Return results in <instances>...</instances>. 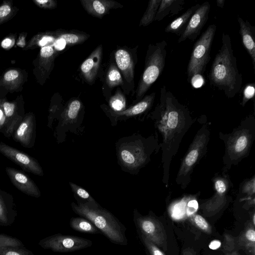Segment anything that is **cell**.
Wrapping results in <instances>:
<instances>
[{
    "instance_id": "obj_4",
    "label": "cell",
    "mask_w": 255,
    "mask_h": 255,
    "mask_svg": "<svg viewBox=\"0 0 255 255\" xmlns=\"http://www.w3.org/2000/svg\"><path fill=\"white\" fill-rule=\"evenodd\" d=\"M116 151L122 169L133 174L145 165L152 152L148 139L138 134L120 138L116 143Z\"/></svg>"
},
{
    "instance_id": "obj_26",
    "label": "cell",
    "mask_w": 255,
    "mask_h": 255,
    "mask_svg": "<svg viewBox=\"0 0 255 255\" xmlns=\"http://www.w3.org/2000/svg\"><path fill=\"white\" fill-rule=\"evenodd\" d=\"M71 228L77 232L97 234L101 233L100 231L91 222L84 217H72L70 220Z\"/></svg>"
},
{
    "instance_id": "obj_10",
    "label": "cell",
    "mask_w": 255,
    "mask_h": 255,
    "mask_svg": "<svg viewBox=\"0 0 255 255\" xmlns=\"http://www.w3.org/2000/svg\"><path fill=\"white\" fill-rule=\"evenodd\" d=\"M137 47L131 50L121 47L115 53L116 64L123 76L124 92L128 94L134 89V68L137 62Z\"/></svg>"
},
{
    "instance_id": "obj_11",
    "label": "cell",
    "mask_w": 255,
    "mask_h": 255,
    "mask_svg": "<svg viewBox=\"0 0 255 255\" xmlns=\"http://www.w3.org/2000/svg\"><path fill=\"white\" fill-rule=\"evenodd\" d=\"M0 153L20 166L22 170L34 175L43 176V171L37 159L28 154L0 141Z\"/></svg>"
},
{
    "instance_id": "obj_13",
    "label": "cell",
    "mask_w": 255,
    "mask_h": 255,
    "mask_svg": "<svg viewBox=\"0 0 255 255\" xmlns=\"http://www.w3.org/2000/svg\"><path fill=\"white\" fill-rule=\"evenodd\" d=\"M210 7L208 1L200 4L191 16L185 29L178 38V43L187 39L194 40L199 36L208 19Z\"/></svg>"
},
{
    "instance_id": "obj_43",
    "label": "cell",
    "mask_w": 255,
    "mask_h": 255,
    "mask_svg": "<svg viewBox=\"0 0 255 255\" xmlns=\"http://www.w3.org/2000/svg\"><path fill=\"white\" fill-rule=\"evenodd\" d=\"M195 206H198L196 201L193 200L190 201L188 204V213L190 214L193 213L192 209H193V210L195 212V209L196 210L195 207L197 208V207H195Z\"/></svg>"
},
{
    "instance_id": "obj_16",
    "label": "cell",
    "mask_w": 255,
    "mask_h": 255,
    "mask_svg": "<svg viewBox=\"0 0 255 255\" xmlns=\"http://www.w3.org/2000/svg\"><path fill=\"white\" fill-rule=\"evenodd\" d=\"M5 171L12 184L23 193L35 198L41 192L34 182L25 173L13 167H6Z\"/></svg>"
},
{
    "instance_id": "obj_5",
    "label": "cell",
    "mask_w": 255,
    "mask_h": 255,
    "mask_svg": "<svg viewBox=\"0 0 255 255\" xmlns=\"http://www.w3.org/2000/svg\"><path fill=\"white\" fill-rule=\"evenodd\" d=\"M167 44L165 40L148 46L143 73L135 91L137 103L144 96L162 73L165 66Z\"/></svg>"
},
{
    "instance_id": "obj_12",
    "label": "cell",
    "mask_w": 255,
    "mask_h": 255,
    "mask_svg": "<svg viewBox=\"0 0 255 255\" xmlns=\"http://www.w3.org/2000/svg\"><path fill=\"white\" fill-rule=\"evenodd\" d=\"M155 95V92H153L149 95L144 96L140 101L121 112L114 111L104 104L101 107L109 117L112 125L115 126L118 121L126 120L147 112L153 105Z\"/></svg>"
},
{
    "instance_id": "obj_32",
    "label": "cell",
    "mask_w": 255,
    "mask_h": 255,
    "mask_svg": "<svg viewBox=\"0 0 255 255\" xmlns=\"http://www.w3.org/2000/svg\"><path fill=\"white\" fill-rule=\"evenodd\" d=\"M0 255H34L24 247H7L0 249Z\"/></svg>"
},
{
    "instance_id": "obj_46",
    "label": "cell",
    "mask_w": 255,
    "mask_h": 255,
    "mask_svg": "<svg viewBox=\"0 0 255 255\" xmlns=\"http://www.w3.org/2000/svg\"><path fill=\"white\" fill-rule=\"evenodd\" d=\"M183 255H196V254L192 249H186L184 250Z\"/></svg>"
},
{
    "instance_id": "obj_47",
    "label": "cell",
    "mask_w": 255,
    "mask_h": 255,
    "mask_svg": "<svg viewBox=\"0 0 255 255\" xmlns=\"http://www.w3.org/2000/svg\"><path fill=\"white\" fill-rule=\"evenodd\" d=\"M216 3L218 7H220V8H223L225 3V0H217Z\"/></svg>"
},
{
    "instance_id": "obj_38",
    "label": "cell",
    "mask_w": 255,
    "mask_h": 255,
    "mask_svg": "<svg viewBox=\"0 0 255 255\" xmlns=\"http://www.w3.org/2000/svg\"><path fill=\"white\" fill-rule=\"evenodd\" d=\"M190 82L194 87L199 88L203 85L204 79L202 75H196L192 77Z\"/></svg>"
},
{
    "instance_id": "obj_27",
    "label": "cell",
    "mask_w": 255,
    "mask_h": 255,
    "mask_svg": "<svg viewBox=\"0 0 255 255\" xmlns=\"http://www.w3.org/2000/svg\"><path fill=\"white\" fill-rule=\"evenodd\" d=\"M106 84L110 89L116 86H124V81L118 68L115 63H111L106 76Z\"/></svg>"
},
{
    "instance_id": "obj_35",
    "label": "cell",
    "mask_w": 255,
    "mask_h": 255,
    "mask_svg": "<svg viewBox=\"0 0 255 255\" xmlns=\"http://www.w3.org/2000/svg\"><path fill=\"white\" fill-rule=\"evenodd\" d=\"M255 83H249L247 84L243 92V97L241 105L244 106L247 102L255 96Z\"/></svg>"
},
{
    "instance_id": "obj_37",
    "label": "cell",
    "mask_w": 255,
    "mask_h": 255,
    "mask_svg": "<svg viewBox=\"0 0 255 255\" xmlns=\"http://www.w3.org/2000/svg\"><path fill=\"white\" fill-rule=\"evenodd\" d=\"M54 54V51L52 47L49 46L43 47L40 50V55L44 58L52 57Z\"/></svg>"
},
{
    "instance_id": "obj_28",
    "label": "cell",
    "mask_w": 255,
    "mask_h": 255,
    "mask_svg": "<svg viewBox=\"0 0 255 255\" xmlns=\"http://www.w3.org/2000/svg\"><path fill=\"white\" fill-rule=\"evenodd\" d=\"M160 1L161 0H150L148 1L146 9L140 19L139 26H146L154 21Z\"/></svg>"
},
{
    "instance_id": "obj_23",
    "label": "cell",
    "mask_w": 255,
    "mask_h": 255,
    "mask_svg": "<svg viewBox=\"0 0 255 255\" xmlns=\"http://www.w3.org/2000/svg\"><path fill=\"white\" fill-rule=\"evenodd\" d=\"M216 194L213 198L206 203L204 206L206 212H215L219 210L225 204V194L227 191V185L222 179H217L215 181Z\"/></svg>"
},
{
    "instance_id": "obj_8",
    "label": "cell",
    "mask_w": 255,
    "mask_h": 255,
    "mask_svg": "<svg viewBox=\"0 0 255 255\" xmlns=\"http://www.w3.org/2000/svg\"><path fill=\"white\" fill-rule=\"evenodd\" d=\"M133 221L139 235L160 247L167 250V237L161 223L151 215L142 216L136 209L133 211Z\"/></svg>"
},
{
    "instance_id": "obj_49",
    "label": "cell",
    "mask_w": 255,
    "mask_h": 255,
    "mask_svg": "<svg viewBox=\"0 0 255 255\" xmlns=\"http://www.w3.org/2000/svg\"><path fill=\"white\" fill-rule=\"evenodd\" d=\"M253 224H254V225H255V214H254V215H253Z\"/></svg>"
},
{
    "instance_id": "obj_45",
    "label": "cell",
    "mask_w": 255,
    "mask_h": 255,
    "mask_svg": "<svg viewBox=\"0 0 255 255\" xmlns=\"http://www.w3.org/2000/svg\"><path fill=\"white\" fill-rule=\"evenodd\" d=\"M11 43V40L9 38H5L1 42V46L4 48L8 47Z\"/></svg>"
},
{
    "instance_id": "obj_42",
    "label": "cell",
    "mask_w": 255,
    "mask_h": 255,
    "mask_svg": "<svg viewBox=\"0 0 255 255\" xmlns=\"http://www.w3.org/2000/svg\"><path fill=\"white\" fill-rule=\"evenodd\" d=\"M5 117L3 110L0 108V131L2 133L4 127Z\"/></svg>"
},
{
    "instance_id": "obj_7",
    "label": "cell",
    "mask_w": 255,
    "mask_h": 255,
    "mask_svg": "<svg viewBox=\"0 0 255 255\" xmlns=\"http://www.w3.org/2000/svg\"><path fill=\"white\" fill-rule=\"evenodd\" d=\"M209 135V132L205 125L198 131L183 160L176 179L183 188L189 182L193 167L206 149Z\"/></svg>"
},
{
    "instance_id": "obj_21",
    "label": "cell",
    "mask_w": 255,
    "mask_h": 255,
    "mask_svg": "<svg viewBox=\"0 0 255 255\" xmlns=\"http://www.w3.org/2000/svg\"><path fill=\"white\" fill-rule=\"evenodd\" d=\"M2 108L5 120L2 133L5 137L10 138L22 121L24 116L17 110L16 105L13 103L5 102L3 103Z\"/></svg>"
},
{
    "instance_id": "obj_33",
    "label": "cell",
    "mask_w": 255,
    "mask_h": 255,
    "mask_svg": "<svg viewBox=\"0 0 255 255\" xmlns=\"http://www.w3.org/2000/svg\"><path fill=\"white\" fill-rule=\"evenodd\" d=\"M192 220L195 225L202 231L210 234L212 232V228L207 221L200 215H195L193 217Z\"/></svg>"
},
{
    "instance_id": "obj_19",
    "label": "cell",
    "mask_w": 255,
    "mask_h": 255,
    "mask_svg": "<svg viewBox=\"0 0 255 255\" xmlns=\"http://www.w3.org/2000/svg\"><path fill=\"white\" fill-rule=\"evenodd\" d=\"M239 32L244 47L249 54L254 69L255 68V27L247 20L238 16Z\"/></svg>"
},
{
    "instance_id": "obj_14",
    "label": "cell",
    "mask_w": 255,
    "mask_h": 255,
    "mask_svg": "<svg viewBox=\"0 0 255 255\" xmlns=\"http://www.w3.org/2000/svg\"><path fill=\"white\" fill-rule=\"evenodd\" d=\"M36 129L35 118L33 114H28L24 116L11 136L15 142H19L23 147L32 148L35 142Z\"/></svg>"
},
{
    "instance_id": "obj_41",
    "label": "cell",
    "mask_w": 255,
    "mask_h": 255,
    "mask_svg": "<svg viewBox=\"0 0 255 255\" xmlns=\"http://www.w3.org/2000/svg\"><path fill=\"white\" fill-rule=\"evenodd\" d=\"M221 244L220 241L214 240L209 243V248L211 250H216L221 247Z\"/></svg>"
},
{
    "instance_id": "obj_20",
    "label": "cell",
    "mask_w": 255,
    "mask_h": 255,
    "mask_svg": "<svg viewBox=\"0 0 255 255\" xmlns=\"http://www.w3.org/2000/svg\"><path fill=\"white\" fill-rule=\"evenodd\" d=\"M80 1L85 10L89 14L98 18H102L111 9L123 7L121 3L113 0H82Z\"/></svg>"
},
{
    "instance_id": "obj_30",
    "label": "cell",
    "mask_w": 255,
    "mask_h": 255,
    "mask_svg": "<svg viewBox=\"0 0 255 255\" xmlns=\"http://www.w3.org/2000/svg\"><path fill=\"white\" fill-rule=\"evenodd\" d=\"M109 104L110 108L114 111L121 112L126 109V98L120 89L110 98Z\"/></svg>"
},
{
    "instance_id": "obj_36",
    "label": "cell",
    "mask_w": 255,
    "mask_h": 255,
    "mask_svg": "<svg viewBox=\"0 0 255 255\" xmlns=\"http://www.w3.org/2000/svg\"><path fill=\"white\" fill-rule=\"evenodd\" d=\"M245 239L248 242L249 245H252L255 247V231L253 227L248 228L244 234Z\"/></svg>"
},
{
    "instance_id": "obj_39",
    "label": "cell",
    "mask_w": 255,
    "mask_h": 255,
    "mask_svg": "<svg viewBox=\"0 0 255 255\" xmlns=\"http://www.w3.org/2000/svg\"><path fill=\"white\" fill-rule=\"evenodd\" d=\"M18 76V72L14 70L7 71L4 75V79L7 81H10L15 79Z\"/></svg>"
},
{
    "instance_id": "obj_17",
    "label": "cell",
    "mask_w": 255,
    "mask_h": 255,
    "mask_svg": "<svg viewBox=\"0 0 255 255\" xmlns=\"http://www.w3.org/2000/svg\"><path fill=\"white\" fill-rule=\"evenodd\" d=\"M103 57V46L99 45L80 66L81 74L89 84L94 83Z\"/></svg>"
},
{
    "instance_id": "obj_34",
    "label": "cell",
    "mask_w": 255,
    "mask_h": 255,
    "mask_svg": "<svg viewBox=\"0 0 255 255\" xmlns=\"http://www.w3.org/2000/svg\"><path fill=\"white\" fill-rule=\"evenodd\" d=\"M141 240L150 255H165L162 251L154 243L145 237L140 235Z\"/></svg>"
},
{
    "instance_id": "obj_48",
    "label": "cell",
    "mask_w": 255,
    "mask_h": 255,
    "mask_svg": "<svg viewBox=\"0 0 255 255\" xmlns=\"http://www.w3.org/2000/svg\"><path fill=\"white\" fill-rule=\"evenodd\" d=\"M227 255H239L236 252H233Z\"/></svg>"
},
{
    "instance_id": "obj_40",
    "label": "cell",
    "mask_w": 255,
    "mask_h": 255,
    "mask_svg": "<svg viewBox=\"0 0 255 255\" xmlns=\"http://www.w3.org/2000/svg\"><path fill=\"white\" fill-rule=\"evenodd\" d=\"M11 10L10 7L8 5H3L0 7V17H3L8 15Z\"/></svg>"
},
{
    "instance_id": "obj_24",
    "label": "cell",
    "mask_w": 255,
    "mask_h": 255,
    "mask_svg": "<svg viewBox=\"0 0 255 255\" xmlns=\"http://www.w3.org/2000/svg\"><path fill=\"white\" fill-rule=\"evenodd\" d=\"M183 0H161L155 21H161L165 17H172L178 14L183 8Z\"/></svg>"
},
{
    "instance_id": "obj_31",
    "label": "cell",
    "mask_w": 255,
    "mask_h": 255,
    "mask_svg": "<svg viewBox=\"0 0 255 255\" xmlns=\"http://www.w3.org/2000/svg\"><path fill=\"white\" fill-rule=\"evenodd\" d=\"M7 247H24L18 239L0 233V249Z\"/></svg>"
},
{
    "instance_id": "obj_15",
    "label": "cell",
    "mask_w": 255,
    "mask_h": 255,
    "mask_svg": "<svg viewBox=\"0 0 255 255\" xmlns=\"http://www.w3.org/2000/svg\"><path fill=\"white\" fill-rule=\"evenodd\" d=\"M252 135L251 131L242 128L236 130L227 144V156L231 161H235L243 156L251 143Z\"/></svg>"
},
{
    "instance_id": "obj_6",
    "label": "cell",
    "mask_w": 255,
    "mask_h": 255,
    "mask_svg": "<svg viewBox=\"0 0 255 255\" xmlns=\"http://www.w3.org/2000/svg\"><path fill=\"white\" fill-rule=\"evenodd\" d=\"M216 28L215 24L210 25L195 43L187 69L189 82L194 76L202 75L204 73L210 59V53Z\"/></svg>"
},
{
    "instance_id": "obj_9",
    "label": "cell",
    "mask_w": 255,
    "mask_h": 255,
    "mask_svg": "<svg viewBox=\"0 0 255 255\" xmlns=\"http://www.w3.org/2000/svg\"><path fill=\"white\" fill-rule=\"evenodd\" d=\"M38 245L43 249L56 253H70L90 247L91 240L76 236L56 234L40 240Z\"/></svg>"
},
{
    "instance_id": "obj_18",
    "label": "cell",
    "mask_w": 255,
    "mask_h": 255,
    "mask_svg": "<svg viewBox=\"0 0 255 255\" xmlns=\"http://www.w3.org/2000/svg\"><path fill=\"white\" fill-rule=\"evenodd\" d=\"M17 215L12 195L0 188V226L11 225Z\"/></svg>"
},
{
    "instance_id": "obj_22",
    "label": "cell",
    "mask_w": 255,
    "mask_h": 255,
    "mask_svg": "<svg viewBox=\"0 0 255 255\" xmlns=\"http://www.w3.org/2000/svg\"><path fill=\"white\" fill-rule=\"evenodd\" d=\"M82 103L78 99L69 101L62 114V120L57 127V133L61 129H66L73 125L77 121L82 110Z\"/></svg>"
},
{
    "instance_id": "obj_44",
    "label": "cell",
    "mask_w": 255,
    "mask_h": 255,
    "mask_svg": "<svg viewBox=\"0 0 255 255\" xmlns=\"http://www.w3.org/2000/svg\"><path fill=\"white\" fill-rule=\"evenodd\" d=\"M54 38L51 36H45L43 37L39 42V45L41 46H44L47 43L51 42L53 40Z\"/></svg>"
},
{
    "instance_id": "obj_29",
    "label": "cell",
    "mask_w": 255,
    "mask_h": 255,
    "mask_svg": "<svg viewBox=\"0 0 255 255\" xmlns=\"http://www.w3.org/2000/svg\"><path fill=\"white\" fill-rule=\"evenodd\" d=\"M69 185L75 197L78 198V199H76L77 201L87 203L95 206L99 205L85 189L71 182H69Z\"/></svg>"
},
{
    "instance_id": "obj_3",
    "label": "cell",
    "mask_w": 255,
    "mask_h": 255,
    "mask_svg": "<svg viewBox=\"0 0 255 255\" xmlns=\"http://www.w3.org/2000/svg\"><path fill=\"white\" fill-rule=\"evenodd\" d=\"M71 205L75 213L91 222L111 242L122 246L128 244L126 227L110 211L100 205L80 201L77 204L72 202Z\"/></svg>"
},
{
    "instance_id": "obj_1",
    "label": "cell",
    "mask_w": 255,
    "mask_h": 255,
    "mask_svg": "<svg viewBox=\"0 0 255 255\" xmlns=\"http://www.w3.org/2000/svg\"><path fill=\"white\" fill-rule=\"evenodd\" d=\"M151 116L163 135V161L168 169L170 159L176 154L181 138L191 125L192 118L188 109L165 86L160 89L158 103Z\"/></svg>"
},
{
    "instance_id": "obj_25",
    "label": "cell",
    "mask_w": 255,
    "mask_h": 255,
    "mask_svg": "<svg viewBox=\"0 0 255 255\" xmlns=\"http://www.w3.org/2000/svg\"><path fill=\"white\" fill-rule=\"evenodd\" d=\"M199 3L189 8L186 11L170 22L165 28L167 33L175 34L179 37L185 29L194 12L200 6Z\"/></svg>"
},
{
    "instance_id": "obj_2",
    "label": "cell",
    "mask_w": 255,
    "mask_h": 255,
    "mask_svg": "<svg viewBox=\"0 0 255 255\" xmlns=\"http://www.w3.org/2000/svg\"><path fill=\"white\" fill-rule=\"evenodd\" d=\"M209 79L212 86L223 91L229 98L240 92L242 76L237 67L231 37L225 33L222 34V46L212 63Z\"/></svg>"
}]
</instances>
